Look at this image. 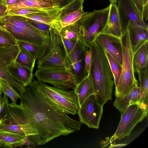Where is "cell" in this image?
<instances>
[{
  "label": "cell",
  "mask_w": 148,
  "mask_h": 148,
  "mask_svg": "<svg viewBox=\"0 0 148 148\" xmlns=\"http://www.w3.org/2000/svg\"><path fill=\"white\" fill-rule=\"evenodd\" d=\"M20 51L17 45L0 47V64L5 67L15 60Z\"/></svg>",
  "instance_id": "obj_27"
},
{
  "label": "cell",
  "mask_w": 148,
  "mask_h": 148,
  "mask_svg": "<svg viewBox=\"0 0 148 148\" xmlns=\"http://www.w3.org/2000/svg\"><path fill=\"white\" fill-rule=\"evenodd\" d=\"M19 104L8 103L5 121L22 128L31 127L36 135L34 146L44 145L55 138L79 130L81 123L55 110L34 80L20 93Z\"/></svg>",
  "instance_id": "obj_1"
},
{
  "label": "cell",
  "mask_w": 148,
  "mask_h": 148,
  "mask_svg": "<svg viewBox=\"0 0 148 148\" xmlns=\"http://www.w3.org/2000/svg\"><path fill=\"white\" fill-rule=\"evenodd\" d=\"M2 22L10 23L39 36L46 37H49V35H47L44 32L37 29L31 25L27 18L22 16L7 15L0 18V22Z\"/></svg>",
  "instance_id": "obj_20"
},
{
  "label": "cell",
  "mask_w": 148,
  "mask_h": 148,
  "mask_svg": "<svg viewBox=\"0 0 148 148\" xmlns=\"http://www.w3.org/2000/svg\"><path fill=\"white\" fill-rule=\"evenodd\" d=\"M0 79L10 84L20 93L23 92L25 87L23 86L10 74L7 67L0 64Z\"/></svg>",
  "instance_id": "obj_28"
},
{
  "label": "cell",
  "mask_w": 148,
  "mask_h": 148,
  "mask_svg": "<svg viewBox=\"0 0 148 148\" xmlns=\"http://www.w3.org/2000/svg\"><path fill=\"white\" fill-rule=\"evenodd\" d=\"M143 15L144 18L146 21H147L148 18V3L143 6Z\"/></svg>",
  "instance_id": "obj_43"
},
{
  "label": "cell",
  "mask_w": 148,
  "mask_h": 148,
  "mask_svg": "<svg viewBox=\"0 0 148 148\" xmlns=\"http://www.w3.org/2000/svg\"><path fill=\"white\" fill-rule=\"evenodd\" d=\"M108 19L100 33L111 35L121 39L123 34L116 3H110Z\"/></svg>",
  "instance_id": "obj_16"
},
{
  "label": "cell",
  "mask_w": 148,
  "mask_h": 148,
  "mask_svg": "<svg viewBox=\"0 0 148 148\" xmlns=\"http://www.w3.org/2000/svg\"><path fill=\"white\" fill-rule=\"evenodd\" d=\"M0 26L10 32L17 40L40 46L46 45L49 40V36L46 37L35 34L8 22H0Z\"/></svg>",
  "instance_id": "obj_14"
},
{
  "label": "cell",
  "mask_w": 148,
  "mask_h": 148,
  "mask_svg": "<svg viewBox=\"0 0 148 148\" xmlns=\"http://www.w3.org/2000/svg\"><path fill=\"white\" fill-rule=\"evenodd\" d=\"M126 145L125 144H119V145H110V146L109 147H121L124 146H125V145Z\"/></svg>",
  "instance_id": "obj_45"
},
{
  "label": "cell",
  "mask_w": 148,
  "mask_h": 148,
  "mask_svg": "<svg viewBox=\"0 0 148 148\" xmlns=\"http://www.w3.org/2000/svg\"><path fill=\"white\" fill-rule=\"evenodd\" d=\"M53 29L57 38L63 46L67 56L68 54L75 47L78 41L72 40L66 38L58 32Z\"/></svg>",
  "instance_id": "obj_34"
},
{
  "label": "cell",
  "mask_w": 148,
  "mask_h": 148,
  "mask_svg": "<svg viewBox=\"0 0 148 148\" xmlns=\"http://www.w3.org/2000/svg\"><path fill=\"white\" fill-rule=\"evenodd\" d=\"M74 91L77 96L79 107L89 96L95 94L90 73L76 85Z\"/></svg>",
  "instance_id": "obj_23"
},
{
  "label": "cell",
  "mask_w": 148,
  "mask_h": 148,
  "mask_svg": "<svg viewBox=\"0 0 148 148\" xmlns=\"http://www.w3.org/2000/svg\"><path fill=\"white\" fill-rule=\"evenodd\" d=\"M137 73L140 82L138 89L140 102L148 106V64L141 69Z\"/></svg>",
  "instance_id": "obj_26"
},
{
  "label": "cell",
  "mask_w": 148,
  "mask_h": 148,
  "mask_svg": "<svg viewBox=\"0 0 148 148\" xmlns=\"http://www.w3.org/2000/svg\"><path fill=\"white\" fill-rule=\"evenodd\" d=\"M27 19L31 25L37 29L44 32L47 35H49L51 28L50 26L32 19Z\"/></svg>",
  "instance_id": "obj_37"
},
{
  "label": "cell",
  "mask_w": 148,
  "mask_h": 148,
  "mask_svg": "<svg viewBox=\"0 0 148 148\" xmlns=\"http://www.w3.org/2000/svg\"><path fill=\"white\" fill-rule=\"evenodd\" d=\"M133 62L134 73H138L148 64V41L140 46L134 54Z\"/></svg>",
  "instance_id": "obj_25"
},
{
  "label": "cell",
  "mask_w": 148,
  "mask_h": 148,
  "mask_svg": "<svg viewBox=\"0 0 148 148\" xmlns=\"http://www.w3.org/2000/svg\"><path fill=\"white\" fill-rule=\"evenodd\" d=\"M147 112L148 106L140 102L130 106L121 114L119 123L114 134L101 141L102 147H106L115 140L129 136L136 124L146 117Z\"/></svg>",
  "instance_id": "obj_5"
},
{
  "label": "cell",
  "mask_w": 148,
  "mask_h": 148,
  "mask_svg": "<svg viewBox=\"0 0 148 148\" xmlns=\"http://www.w3.org/2000/svg\"><path fill=\"white\" fill-rule=\"evenodd\" d=\"M2 94L0 92V120L4 116L6 108L9 103L8 96L3 94L2 97Z\"/></svg>",
  "instance_id": "obj_38"
},
{
  "label": "cell",
  "mask_w": 148,
  "mask_h": 148,
  "mask_svg": "<svg viewBox=\"0 0 148 148\" xmlns=\"http://www.w3.org/2000/svg\"><path fill=\"white\" fill-rule=\"evenodd\" d=\"M109 1L110 3H116L117 1V0H108Z\"/></svg>",
  "instance_id": "obj_46"
},
{
  "label": "cell",
  "mask_w": 148,
  "mask_h": 148,
  "mask_svg": "<svg viewBox=\"0 0 148 148\" xmlns=\"http://www.w3.org/2000/svg\"><path fill=\"white\" fill-rule=\"evenodd\" d=\"M49 40L37 60V69H65L72 71L64 49L51 28Z\"/></svg>",
  "instance_id": "obj_3"
},
{
  "label": "cell",
  "mask_w": 148,
  "mask_h": 148,
  "mask_svg": "<svg viewBox=\"0 0 148 148\" xmlns=\"http://www.w3.org/2000/svg\"><path fill=\"white\" fill-rule=\"evenodd\" d=\"M103 106L98 102L95 94L89 96L79 107L77 114L81 123L98 129L103 112Z\"/></svg>",
  "instance_id": "obj_9"
},
{
  "label": "cell",
  "mask_w": 148,
  "mask_h": 148,
  "mask_svg": "<svg viewBox=\"0 0 148 148\" xmlns=\"http://www.w3.org/2000/svg\"><path fill=\"white\" fill-rule=\"evenodd\" d=\"M137 9L142 18L144 19L143 15V0H131Z\"/></svg>",
  "instance_id": "obj_41"
},
{
  "label": "cell",
  "mask_w": 148,
  "mask_h": 148,
  "mask_svg": "<svg viewBox=\"0 0 148 148\" xmlns=\"http://www.w3.org/2000/svg\"><path fill=\"white\" fill-rule=\"evenodd\" d=\"M0 128L8 132L26 136L24 131L19 126L16 124L5 123L2 121L1 119L0 120Z\"/></svg>",
  "instance_id": "obj_36"
},
{
  "label": "cell",
  "mask_w": 148,
  "mask_h": 148,
  "mask_svg": "<svg viewBox=\"0 0 148 148\" xmlns=\"http://www.w3.org/2000/svg\"><path fill=\"white\" fill-rule=\"evenodd\" d=\"M105 52L108 58L114 78L115 88L118 84L121 73V66L107 51Z\"/></svg>",
  "instance_id": "obj_33"
},
{
  "label": "cell",
  "mask_w": 148,
  "mask_h": 148,
  "mask_svg": "<svg viewBox=\"0 0 148 148\" xmlns=\"http://www.w3.org/2000/svg\"><path fill=\"white\" fill-rule=\"evenodd\" d=\"M17 44L19 48L23 49L29 53L36 60L42 54L45 46H38L19 40H17Z\"/></svg>",
  "instance_id": "obj_30"
},
{
  "label": "cell",
  "mask_w": 148,
  "mask_h": 148,
  "mask_svg": "<svg viewBox=\"0 0 148 148\" xmlns=\"http://www.w3.org/2000/svg\"><path fill=\"white\" fill-rule=\"evenodd\" d=\"M94 40L104 51L108 52L121 66L123 60L121 39L100 33Z\"/></svg>",
  "instance_id": "obj_12"
},
{
  "label": "cell",
  "mask_w": 148,
  "mask_h": 148,
  "mask_svg": "<svg viewBox=\"0 0 148 148\" xmlns=\"http://www.w3.org/2000/svg\"><path fill=\"white\" fill-rule=\"evenodd\" d=\"M25 135L13 133L0 128V148H13L25 145Z\"/></svg>",
  "instance_id": "obj_19"
},
{
  "label": "cell",
  "mask_w": 148,
  "mask_h": 148,
  "mask_svg": "<svg viewBox=\"0 0 148 148\" xmlns=\"http://www.w3.org/2000/svg\"><path fill=\"white\" fill-rule=\"evenodd\" d=\"M17 0H6V5L8 6L14 4Z\"/></svg>",
  "instance_id": "obj_44"
},
{
  "label": "cell",
  "mask_w": 148,
  "mask_h": 148,
  "mask_svg": "<svg viewBox=\"0 0 148 148\" xmlns=\"http://www.w3.org/2000/svg\"><path fill=\"white\" fill-rule=\"evenodd\" d=\"M117 8L123 34L126 31L129 22L148 27L141 17L138 11L131 0H117Z\"/></svg>",
  "instance_id": "obj_10"
},
{
  "label": "cell",
  "mask_w": 148,
  "mask_h": 148,
  "mask_svg": "<svg viewBox=\"0 0 148 148\" xmlns=\"http://www.w3.org/2000/svg\"><path fill=\"white\" fill-rule=\"evenodd\" d=\"M49 9H50L27 8H12L9 10L7 15L23 16L28 14L44 11Z\"/></svg>",
  "instance_id": "obj_35"
},
{
  "label": "cell",
  "mask_w": 148,
  "mask_h": 148,
  "mask_svg": "<svg viewBox=\"0 0 148 148\" xmlns=\"http://www.w3.org/2000/svg\"><path fill=\"white\" fill-rule=\"evenodd\" d=\"M58 3L61 8L71 2L73 0H53Z\"/></svg>",
  "instance_id": "obj_42"
},
{
  "label": "cell",
  "mask_w": 148,
  "mask_h": 148,
  "mask_svg": "<svg viewBox=\"0 0 148 148\" xmlns=\"http://www.w3.org/2000/svg\"><path fill=\"white\" fill-rule=\"evenodd\" d=\"M143 6L148 3V0H143Z\"/></svg>",
  "instance_id": "obj_47"
},
{
  "label": "cell",
  "mask_w": 148,
  "mask_h": 148,
  "mask_svg": "<svg viewBox=\"0 0 148 148\" xmlns=\"http://www.w3.org/2000/svg\"><path fill=\"white\" fill-rule=\"evenodd\" d=\"M6 0H0V18L7 16L9 10Z\"/></svg>",
  "instance_id": "obj_40"
},
{
  "label": "cell",
  "mask_w": 148,
  "mask_h": 148,
  "mask_svg": "<svg viewBox=\"0 0 148 148\" xmlns=\"http://www.w3.org/2000/svg\"><path fill=\"white\" fill-rule=\"evenodd\" d=\"M7 67L12 76L24 87L29 86L32 82L33 71L20 64L15 60Z\"/></svg>",
  "instance_id": "obj_18"
},
{
  "label": "cell",
  "mask_w": 148,
  "mask_h": 148,
  "mask_svg": "<svg viewBox=\"0 0 148 148\" xmlns=\"http://www.w3.org/2000/svg\"><path fill=\"white\" fill-rule=\"evenodd\" d=\"M0 92L9 97L12 103L16 104L18 99H20V94L8 82L0 79Z\"/></svg>",
  "instance_id": "obj_31"
},
{
  "label": "cell",
  "mask_w": 148,
  "mask_h": 148,
  "mask_svg": "<svg viewBox=\"0 0 148 148\" xmlns=\"http://www.w3.org/2000/svg\"><path fill=\"white\" fill-rule=\"evenodd\" d=\"M88 49L78 41L75 47L67 55L72 71L78 76L80 82L88 75L85 68V57Z\"/></svg>",
  "instance_id": "obj_13"
},
{
  "label": "cell",
  "mask_w": 148,
  "mask_h": 148,
  "mask_svg": "<svg viewBox=\"0 0 148 148\" xmlns=\"http://www.w3.org/2000/svg\"><path fill=\"white\" fill-rule=\"evenodd\" d=\"M39 82L44 96L55 110L67 114L74 115L77 113L79 106L74 90H63Z\"/></svg>",
  "instance_id": "obj_6"
},
{
  "label": "cell",
  "mask_w": 148,
  "mask_h": 148,
  "mask_svg": "<svg viewBox=\"0 0 148 148\" xmlns=\"http://www.w3.org/2000/svg\"><path fill=\"white\" fill-rule=\"evenodd\" d=\"M38 80L48 83L53 86L63 90H74L80 82L77 75L72 71L65 69H37L34 74Z\"/></svg>",
  "instance_id": "obj_7"
},
{
  "label": "cell",
  "mask_w": 148,
  "mask_h": 148,
  "mask_svg": "<svg viewBox=\"0 0 148 148\" xmlns=\"http://www.w3.org/2000/svg\"><path fill=\"white\" fill-rule=\"evenodd\" d=\"M17 41L10 32L0 26V47L15 45L17 44Z\"/></svg>",
  "instance_id": "obj_32"
},
{
  "label": "cell",
  "mask_w": 148,
  "mask_h": 148,
  "mask_svg": "<svg viewBox=\"0 0 148 148\" xmlns=\"http://www.w3.org/2000/svg\"><path fill=\"white\" fill-rule=\"evenodd\" d=\"M61 12V8H56L22 16L49 25L51 28L59 32L61 30L60 17Z\"/></svg>",
  "instance_id": "obj_15"
},
{
  "label": "cell",
  "mask_w": 148,
  "mask_h": 148,
  "mask_svg": "<svg viewBox=\"0 0 148 148\" xmlns=\"http://www.w3.org/2000/svg\"><path fill=\"white\" fill-rule=\"evenodd\" d=\"M84 0H73L61 8L60 27L62 28L77 22L88 14L89 12L83 10Z\"/></svg>",
  "instance_id": "obj_11"
},
{
  "label": "cell",
  "mask_w": 148,
  "mask_h": 148,
  "mask_svg": "<svg viewBox=\"0 0 148 148\" xmlns=\"http://www.w3.org/2000/svg\"><path fill=\"white\" fill-rule=\"evenodd\" d=\"M128 30L133 54L145 42L148 41V27H143L129 22Z\"/></svg>",
  "instance_id": "obj_17"
},
{
  "label": "cell",
  "mask_w": 148,
  "mask_h": 148,
  "mask_svg": "<svg viewBox=\"0 0 148 148\" xmlns=\"http://www.w3.org/2000/svg\"><path fill=\"white\" fill-rule=\"evenodd\" d=\"M110 6L101 10H95L85 20L79 41L88 48L90 44L101 32L106 23Z\"/></svg>",
  "instance_id": "obj_8"
},
{
  "label": "cell",
  "mask_w": 148,
  "mask_h": 148,
  "mask_svg": "<svg viewBox=\"0 0 148 148\" xmlns=\"http://www.w3.org/2000/svg\"><path fill=\"white\" fill-rule=\"evenodd\" d=\"M91 54L90 73L98 103L103 106L112 99L114 77L105 52L94 40L90 44Z\"/></svg>",
  "instance_id": "obj_2"
},
{
  "label": "cell",
  "mask_w": 148,
  "mask_h": 148,
  "mask_svg": "<svg viewBox=\"0 0 148 148\" xmlns=\"http://www.w3.org/2000/svg\"><path fill=\"white\" fill-rule=\"evenodd\" d=\"M121 40L123 60L119 80L117 86L115 88V95L116 97L128 93L138 83L134 74V54L127 29L123 35Z\"/></svg>",
  "instance_id": "obj_4"
},
{
  "label": "cell",
  "mask_w": 148,
  "mask_h": 148,
  "mask_svg": "<svg viewBox=\"0 0 148 148\" xmlns=\"http://www.w3.org/2000/svg\"><path fill=\"white\" fill-rule=\"evenodd\" d=\"M138 83L128 93L123 96L116 97L114 106L121 114L131 105L140 102Z\"/></svg>",
  "instance_id": "obj_21"
},
{
  "label": "cell",
  "mask_w": 148,
  "mask_h": 148,
  "mask_svg": "<svg viewBox=\"0 0 148 148\" xmlns=\"http://www.w3.org/2000/svg\"><path fill=\"white\" fill-rule=\"evenodd\" d=\"M9 9L19 8L51 9L60 8L53 0H17L13 4L8 6Z\"/></svg>",
  "instance_id": "obj_22"
},
{
  "label": "cell",
  "mask_w": 148,
  "mask_h": 148,
  "mask_svg": "<svg viewBox=\"0 0 148 148\" xmlns=\"http://www.w3.org/2000/svg\"><path fill=\"white\" fill-rule=\"evenodd\" d=\"M91 13V12H89L80 20L62 28L58 32L64 38L68 39L79 41L82 34V25Z\"/></svg>",
  "instance_id": "obj_24"
},
{
  "label": "cell",
  "mask_w": 148,
  "mask_h": 148,
  "mask_svg": "<svg viewBox=\"0 0 148 148\" xmlns=\"http://www.w3.org/2000/svg\"><path fill=\"white\" fill-rule=\"evenodd\" d=\"M19 49V53L15 61L20 64L33 71L36 60L27 51Z\"/></svg>",
  "instance_id": "obj_29"
},
{
  "label": "cell",
  "mask_w": 148,
  "mask_h": 148,
  "mask_svg": "<svg viewBox=\"0 0 148 148\" xmlns=\"http://www.w3.org/2000/svg\"><path fill=\"white\" fill-rule=\"evenodd\" d=\"M91 63V54L89 49L86 51L85 57V68L88 75L90 73Z\"/></svg>",
  "instance_id": "obj_39"
}]
</instances>
